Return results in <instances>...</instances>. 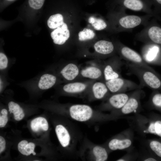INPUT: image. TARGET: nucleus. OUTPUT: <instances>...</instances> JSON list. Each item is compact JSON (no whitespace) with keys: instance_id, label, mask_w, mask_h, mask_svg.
I'll use <instances>...</instances> for the list:
<instances>
[{"instance_id":"nucleus-2","label":"nucleus","mask_w":161,"mask_h":161,"mask_svg":"<svg viewBox=\"0 0 161 161\" xmlns=\"http://www.w3.org/2000/svg\"><path fill=\"white\" fill-rule=\"evenodd\" d=\"M55 130L58 140L61 146L67 149L73 157L78 156L80 148L82 142L80 134L74 126L67 128L62 124L57 125Z\"/></svg>"},{"instance_id":"nucleus-17","label":"nucleus","mask_w":161,"mask_h":161,"mask_svg":"<svg viewBox=\"0 0 161 161\" xmlns=\"http://www.w3.org/2000/svg\"><path fill=\"white\" fill-rule=\"evenodd\" d=\"M79 72L77 66L74 64L70 63L65 66L61 70V73L66 80H71L77 76Z\"/></svg>"},{"instance_id":"nucleus-21","label":"nucleus","mask_w":161,"mask_h":161,"mask_svg":"<svg viewBox=\"0 0 161 161\" xmlns=\"http://www.w3.org/2000/svg\"><path fill=\"white\" fill-rule=\"evenodd\" d=\"M9 111L13 114L14 118L16 121H20L24 118L25 114L22 108L17 103L10 101L8 104Z\"/></svg>"},{"instance_id":"nucleus-34","label":"nucleus","mask_w":161,"mask_h":161,"mask_svg":"<svg viewBox=\"0 0 161 161\" xmlns=\"http://www.w3.org/2000/svg\"><path fill=\"white\" fill-rule=\"evenodd\" d=\"M28 143V142L27 140H23L20 142L18 145V151L23 155L26 156L25 148Z\"/></svg>"},{"instance_id":"nucleus-7","label":"nucleus","mask_w":161,"mask_h":161,"mask_svg":"<svg viewBox=\"0 0 161 161\" xmlns=\"http://www.w3.org/2000/svg\"><path fill=\"white\" fill-rule=\"evenodd\" d=\"M105 84L109 91L114 94L125 93L128 91L142 89L139 84L122 77L106 81Z\"/></svg>"},{"instance_id":"nucleus-22","label":"nucleus","mask_w":161,"mask_h":161,"mask_svg":"<svg viewBox=\"0 0 161 161\" xmlns=\"http://www.w3.org/2000/svg\"><path fill=\"white\" fill-rule=\"evenodd\" d=\"M151 108L161 113V93L159 91L154 90L149 100Z\"/></svg>"},{"instance_id":"nucleus-11","label":"nucleus","mask_w":161,"mask_h":161,"mask_svg":"<svg viewBox=\"0 0 161 161\" xmlns=\"http://www.w3.org/2000/svg\"><path fill=\"white\" fill-rule=\"evenodd\" d=\"M130 95L125 93L114 94L108 98L103 105L102 110L112 112L120 109L125 104Z\"/></svg>"},{"instance_id":"nucleus-20","label":"nucleus","mask_w":161,"mask_h":161,"mask_svg":"<svg viewBox=\"0 0 161 161\" xmlns=\"http://www.w3.org/2000/svg\"><path fill=\"white\" fill-rule=\"evenodd\" d=\"M86 87V85L82 83L76 82L68 83L63 87L66 92L72 94L80 93L84 91Z\"/></svg>"},{"instance_id":"nucleus-12","label":"nucleus","mask_w":161,"mask_h":161,"mask_svg":"<svg viewBox=\"0 0 161 161\" xmlns=\"http://www.w3.org/2000/svg\"><path fill=\"white\" fill-rule=\"evenodd\" d=\"M146 27L138 35V39L145 43L161 45V28L157 26Z\"/></svg>"},{"instance_id":"nucleus-26","label":"nucleus","mask_w":161,"mask_h":161,"mask_svg":"<svg viewBox=\"0 0 161 161\" xmlns=\"http://www.w3.org/2000/svg\"><path fill=\"white\" fill-rule=\"evenodd\" d=\"M88 22L96 30H102L105 29L107 27V24L103 19L100 18H97L93 16H91L89 18Z\"/></svg>"},{"instance_id":"nucleus-13","label":"nucleus","mask_w":161,"mask_h":161,"mask_svg":"<svg viewBox=\"0 0 161 161\" xmlns=\"http://www.w3.org/2000/svg\"><path fill=\"white\" fill-rule=\"evenodd\" d=\"M51 36L55 44L59 45L64 44L70 36V32L66 24L64 23L52 31L51 33Z\"/></svg>"},{"instance_id":"nucleus-10","label":"nucleus","mask_w":161,"mask_h":161,"mask_svg":"<svg viewBox=\"0 0 161 161\" xmlns=\"http://www.w3.org/2000/svg\"><path fill=\"white\" fill-rule=\"evenodd\" d=\"M148 16H139L123 13L118 20V24L123 31L130 30L140 25L147 24Z\"/></svg>"},{"instance_id":"nucleus-14","label":"nucleus","mask_w":161,"mask_h":161,"mask_svg":"<svg viewBox=\"0 0 161 161\" xmlns=\"http://www.w3.org/2000/svg\"><path fill=\"white\" fill-rule=\"evenodd\" d=\"M142 144L153 156L161 161V139H145L142 140Z\"/></svg>"},{"instance_id":"nucleus-18","label":"nucleus","mask_w":161,"mask_h":161,"mask_svg":"<svg viewBox=\"0 0 161 161\" xmlns=\"http://www.w3.org/2000/svg\"><path fill=\"white\" fill-rule=\"evenodd\" d=\"M56 80V77L53 75L48 74H44L40 78L38 86L41 89H48L55 84Z\"/></svg>"},{"instance_id":"nucleus-33","label":"nucleus","mask_w":161,"mask_h":161,"mask_svg":"<svg viewBox=\"0 0 161 161\" xmlns=\"http://www.w3.org/2000/svg\"><path fill=\"white\" fill-rule=\"evenodd\" d=\"M35 146V145L34 143L31 142L28 143L25 148L26 156H29L31 154L34 155H36V153L34 151Z\"/></svg>"},{"instance_id":"nucleus-1","label":"nucleus","mask_w":161,"mask_h":161,"mask_svg":"<svg viewBox=\"0 0 161 161\" xmlns=\"http://www.w3.org/2000/svg\"><path fill=\"white\" fill-rule=\"evenodd\" d=\"M130 127L142 136L151 134L161 139V115L151 112L145 115L138 113L126 117Z\"/></svg>"},{"instance_id":"nucleus-8","label":"nucleus","mask_w":161,"mask_h":161,"mask_svg":"<svg viewBox=\"0 0 161 161\" xmlns=\"http://www.w3.org/2000/svg\"><path fill=\"white\" fill-rule=\"evenodd\" d=\"M119 47V52L123 59L147 69L155 71L144 60L142 56L135 50L123 44H120Z\"/></svg>"},{"instance_id":"nucleus-5","label":"nucleus","mask_w":161,"mask_h":161,"mask_svg":"<svg viewBox=\"0 0 161 161\" xmlns=\"http://www.w3.org/2000/svg\"><path fill=\"white\" fill-rule=\"evenodd\" d=\"M134 131L130 127L109 139L103 145L110 153L116 150H130L133 148Z\"/></svg>"},{"instance_id":"nucleus-15","label":"nucleus","mask_w":161,"mask_h":161,"mask_svg":"<svg viewBox=\"0 0 161 161\" xmlns=\"http://www.w3.org/2000/svg\"><path fill=\"white\" fill-rule=\"evenodd\" d=\"M94 47L97 53L104 55L111 54L114 49L112 42L103 40L97 42L94 45Z\"/></svg>"},{"instance_id":"nucleus-3","label":"nucleus","mask_w":161,"mask_h":161,"mask_svg":"<svg viewBox=\"0 0 161 161\" xmlns=\"http://www.w3.org/2000/svg\"><path fill=\"white\" fill-rule=\"evenodd\" d=\"M126 64L129 73L138 78L142 88L145 86L153 90L161 91V76L155 70L151 71L129 62Z\"/></svg>"},{"instance_id":"nucleus-6","label":"nucleus","mask_w":161,"mask_h":161,"mask_svg":"<svg viewBox=\"0 0 161 161\" xmlns=\"http://www.w3.org/2000/svg\"><path fill=\"white\" fill-rule=\"evenodd\" d=\"M145 95V93L142 88L134 90L130 96L123 107L120 109L111 112L114 115L122 117L137 112L140 107V100Z\"/></svg>"},{"instance_id":"nucleus-32","label":"nucleus","mask_w":161,"mask_h":161,"mask_svg":"<svg viewBox=\"0 0 161 161\" xmlns=\"http://www.w3.org/2000/svg\"><path fill=\"white\" fill-rule=\"evenodd\" d=\"M8 60L6 56L3 53H0V69L2 70L6 68L7 66Z\"/></svg>"},{"instance_id":"nucleus-4","label":"nucleus","mask_w":161,"mask_h":161,"mask_svg":"<svg viewBox=\"0 0 161 161\" xmlns=\"http://www.w3.org/2000/svg\"><path fill=\"white\" fill-rule=\"evenodd\" d=\"M109 153L103 144H95L85 138L82 142L78 156L89 161H105L108 160Z\"/></svg>"},{"instance_id":"nucleus-27","label":"nucleus","mask_w":161,"mask_h":161,"mask_svg":"<svg viewBox=\"0 0 161 161\" xmlns=\"http://www.w3.org/2000/svg\"><path fill=\"white\" fill-rule=\"evenodd\" d=\"M95 35L93 30L87 28H84L83 30L80 31L78 34L79 40L81 41L92 39Z\"/></svg>"},{"instance_id":"nucleus-35","label":"nucleus","mask_w":161,"mask_h":161,"mask_svg":"<svg viewBox=\"0 0 161 161\" xmlns=\"http://www.w3.org/2000/svg\"><path fill=\"white\" fill-rule=\"evenodd\" d=\"M6 141L2 136H0V153L4 151L6 148Z\"/></svg>"},{"instance_id":"nucleus-37","label":"nucleus","mask_w":161,"mask_h":161,"mask_svg":"<svg viewBox=\"0 0 161 161\" xmlns=\"http://www.w3.org/2000/svg\"><path fill=\"white\" fill-rule=\"evenodd\" d=\"M7 0L9 1H12L14 0Z\"/></svg>"},{"instance_id":"nucleus-16","label":"nucleus","mask_w":161,"mask_h":161,"mask_svg":"<svg viewBox=\"0 0 161 161\" xmlns=\"http://www.w3.org/2000/svg\"><path fill=\"white\" fill-rule=\"evenodd\" d=\"M92 90L94 98L98 100L105 98L107 96L109 91L106 84L100 82H96L93 84Z\"/></svg>"},{"instance_id":"nucleus-19","label":"nucleus","mask_w":161,"mask_h":161,"mask_svg":"<svg viewBox=\"0 0 161 161\" xmlns=\"http://www.w3.org/2000/svg\"><path fill=\"white\" fill-rule=\"evenodd\" d=\"M32 130L34 132H38L40 129L47 131L49 129V124L46 119L42 117H36L32 120L30 124Z\"/></svg>"},{"instance_id":"nucleus-36","label":"nucleus","mask_w":161,"mask_h":161,"mask_svg":"<svg viewBox=\"0 0 161 161\" xmlns=\"http://www.w3.org/2000/svg\"><path fill=\"white\" fill-rule=\"evenodd\" d=\"M157 1L159 4H161V0H156Z\"/></svg>"},{"instance_id":"nucleus-24","label":"nucleus","mask_w":161,"mask_h":161,"mask_svg":"<svg viewBox=\"0 0 161 161\" xmlns=\"http://www.w3.org/2000/svg\"><path fill=\"white\" fill-rule=\"evenodd\" d=\"M123 4L126 8L130 10L146 12L144 9V4L140 0H124Z\"/></svg>"},{"instance_id":"nucleus-29","label":"nucleus","mask_w":161,"mask_h":161,"mask_svg":"<svg viewBox=\"0 0 161 161\" xmlns=\"http://www.w3.org/2000/svg\"><path fill=\"white\" fill-rule=\"evenodd\" d=\"M148 152L144 153V154L138 153V160L143 161H158L155 157L153 156L148 151Z\"/></svg>"},{"instance_id":"nucleus-31","label":"nucleus","mask_w":161,"mask_h":161,"mask_svg":"<svg viewBox=\"0 0 161 161\" xmlns=\"http://www.w3.org/2000/svg\"><path fill=\"white\" fill-rule=\"evenodd\" d=\"M45 0H28L30 6L34 9L38 10L43 6Z\"/></svg>"},{"instance_id":"nucleus-28","label":"nucleus","mask_w":161,"mask_h":161,"mask_svg":"<svg viewBox=\"0 0 161 161\" xmlns=\"http://www.w3.org/2000/svg\"><path fill=\"white\" fill-rule=\"evenodd\" d=\"M127 154L121 158L117 159V161H133L138 159V152L134 151L133 148L127 151Z\"/></svg>"},{"instance_id":"nucleus-25","label":"nucleus","mask_w":161,"mask_h":161,"mask_svg":"<svg viewBox=\"0 0 161 161\" xmlns=\"http://www.w3.org/2000/svg\"><path fill=\"white\" fill-rule=\"evenodd\" d=\"M64 23L62 15L59 13L51 16L47 21L48 27L51 29L57 28L62 25Z\"/></svg>"},{"instance_id":"nucleus-30","label":"nucleus","mask_w":161,"mask_h":161,"mask_svg":"<svg viewBox=\"0 0 161 161\" xmlns=\"http://www.w3.org/2000/svg\"><path fill=\"white\" fill-rule=\"evenodd\" d=\"M8 112L5 109H2L1 111L0 115V127L1 128L4 127L8 121L7 116Z\"/></svg>"},{"instance_id":"nucleus-23","label":"nucleus","mask_w":161,"mask_h":161,"mask_svg":"<svg viewBox=\"0 0 161 161\" xmlns=\"http://www.w3.org/2000/svg\"><path fill=\"white\" fill-rule=\"evenodd\" d=\"M81 73L83 77L92 79H97L101 77L102 74L101 70L94 66L87 67L82 70Z\"/></svg>"},{"instance_id":"nucleus-9","label":"nucleus","mask_w":161,"mask_h":161,"mask_svg":"<svg viewBox=\"0 0 161 161\" xmlns=\"http://www.w3.org/2000/svg\"><path fill=\"white\" fill-rule=\"evenodd\" d=\"M160 48L158 45L151 43H146L142 49V56L148 64L161 65Z\"/></svg>"}]
</instances>
